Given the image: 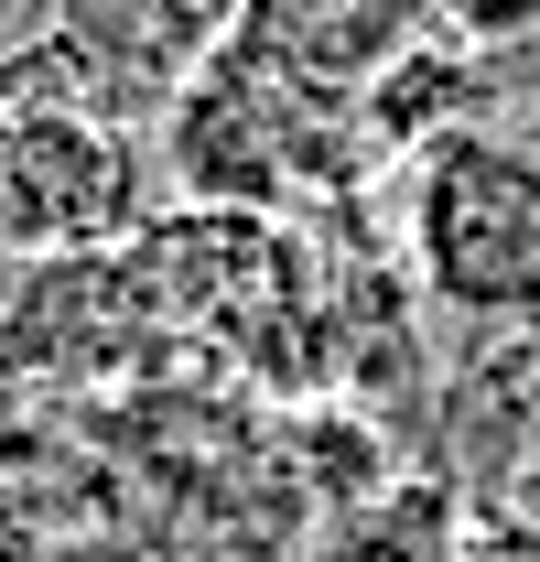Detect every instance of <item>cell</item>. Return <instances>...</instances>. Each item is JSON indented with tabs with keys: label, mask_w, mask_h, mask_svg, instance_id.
<instances>
[{
	"label": "cell",
	"mask_w": 540,
	"mask_h": 562,
	"mask_svg": "<svg viewBox=\"0 0 540 562\" xmlns=\"http://www.w3.org/2000/svg\"><path fill=\"white\" fill-rule=\"evenodd\" d=\"M410 260L465 314L540 303V151L497 131H454L410 162Z\"/></svg>",
	"instance_id": "6da1fadb"
},
{
	"label": "cell",
	"mask_w": 540,
	"mask_h": 562,
	"mask_svg": "<svg viewBox=\"0 0 540 562\" xmlns=\"http://www.w3.org/2000/svg\"><path fill=\"white\" fill-rule=\"evenodd\" d=\"M140 195V151L98 109H0V238H109Z\"/></svg>",
	"instance_id": "7a4b0ae2"
},
{
	"label": "cell",
	"mask_w": 540,
	"mask_h": 562,
	"mask_svg": "<svg viewBox=\"0 0 540 562\" xmlns=\"http://www.w3.org/2000/svg\"><path fill=\"white\" fill-rule=\"evenodd\" d=\"M432 22L454 33V55H497L540 33V0H432Z\"/></svg>",
	"instance_id": "3957f363"
}]
</instances>
